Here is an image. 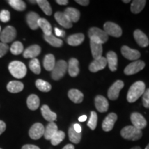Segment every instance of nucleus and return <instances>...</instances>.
Returning <instances> with one entry per match:
<instances>
[{
	"label": "nucleus",
	"instance_id": "f257e3e1",
	"mask_svg": "<svg viewBox=\"0 0 149 149\" xmlns=\"http://www.w3.org/2000/svg\"><path fill=\"white\" fill-rule=\"evenodd\" d=\"M146 86L141 81H136L130 87L127 93V100L130 103L137 101L141 95L144 94Z\"/></svg>",
	"mask_w": 149,
	"mask_h": 149
},
{
	"label": "nucleus",
	"instance_id": "f03ea898",
	"mask_svg": "<svg viewBox=\"0 0 149 149\" xmlns=\"http://www.w3.org/2000/svg\"><path fill=\"white\" fill-rule=\"evenodd\" d=\"M8 70L10 74L17 79H22L26 74L27 68L23 62L13 61L8 65Z\"/></svg>",
	"mask_w": 149,
	"mask_h": 149
},
{
	"label": "nucleus",
	"instance_id": "7ed1b4c3",
	"mask_svg": "<svg viewBox=\"0 0 149 149\" xmlns=\"http://www.w3.org/2000/svg\"><path fill=\"white\" fill-rule=\"evenodd\" d=\"M121 135L123 138L128 140H138L142 137V132L133 126H127L123 128L121 130Z\"/></svg>",
	"mask_w": 149,
	"mask_h": 149
},
{
	"label": "nucleus",
	"instance_id": "20e7f679",
	"mask_svg": "<svg viewBox=\"0 0 149 149\" xmlns=\"http://www.w3.org/2000/svg\"><path fill=\"white\" fill-rule=\"evenodd\" d=\"M88 37L91 41L102 44L107 42L109 40V35L107 34V33L97 27H93L89 29Z\"/></svg>",
	"mask_w": 149,
	"mask_h": 149
},
{
	"label": "nucleus",
	"instance_id": "39448f33",
	"mask_svg": "<svg viewBox=\"0 0 149 149\" xmlns=\"http://www.w3.org/2000/svg\"><path fill=\"white\" fill-rule=\"evenodd\" d=\"M68 64L64 60H59L55 63V67L51 72V77L54 80H59L66 73Z\"/></svg>",
	"mask_w": 149,
	"mask_h": 149
},
{
	"label": "nucleus",
	"instance_id": "423d86ee",
	"mask_svg": "<svg viewBox=\"0 0 149 149\" xmlns=\"http://www.w3.org/2000/svg\"><path fill=\"white\" fill-rule=\"evenodd\" d=\"M17 36L16 29L13 26H8L1 31L0 34V40L3 44L13 42Z\"/></svg>",
	"mask_w": 149,
	"mask_h": 149
},
{
	"label": "nucleus",
	"instance_id": "0eeeda50",
	"mask_svg": "<svg viewBox=\"0 0 149 149\" xmlns=\"http://www.w3.org/2000/svg\"><path fill=\"white\" fill-rule=\"evenodd\" d=\"M104 31L108 35L115 37H120L122 34V30L120 26L111 22H107L104 24Z\"/></svg>",
	"mask_w": 149,
	"mask_h": 149
},
{
	"label": "nucleus",
	"instance_id": "6e6552de",
	"mask_svg": "<svg viewBox=\"0 0 149 149\" xmlns=\"http://www.w3.org/2000/svg\"><path fill=\"white\" fill-rule=\"evenodd\" d=\"M145 67V63L143 61L137 60L130 63L124 69V73L127 75L134 74L141 71Z\"/></svg>",
	"mask_w": 149,
	"mask_h": 149
},
{
	"label": "nucleus",
	"instance_id": "1a4fd4ad",
	"mask_svg": "<svg viewBox=\"0 0 149 149\" xmlns=\"http://www.w3.org/2000/svg\"><path fill=\"white\" fill-rule=\"evenodd\" d=\"M45 128L41 123H35L30 128L29 134L31 139H40L42 136H44Z\"/></svg>",
	"mask_w": 149,
	"mask_h": 149
},
{
	"label": "nucleus",
	"instance_id": "9d476101",
	"mask_svg": "<svg viewBox=\"0 0 149 149\" xmlns=\"http://www.w3.org/2000/svg\"><path fill=\"white\" fill-rule=\"evenodd\" d=\"M124 84L121 80H117L110 87L108 91V97L111 100H115L118 98L120 91L124 87Z\"/></svg>",
	"mask_w": 149,
	"mask_h": 149
},
{
	"label": "nucleus",
	"instance_id": "9b49d317",
	"mask_svg": "<svg viewBox=\"0 0 149 149\" xmlns=\"http://www.w3.org/2000/svg\"><path fill=\"white\" fill-rule=\"evenodd\" d=\"M130 120L134 127L141 130L146 126L147 122L145 118L139 113H133L130 115Z\"/></svg>",
	"mask_w": 149,
	"mask_h": 149
},
{
	"label": "nucleus",
	"instance_id": "f8f14e48",
	"mask_svg": "<svg viewBox=\"0 0 149 149\" xmlns=\"http://www.w3.org/2000/svg\"><path fill=\"white\" fill-rule=\"evenodd\" d=\"M122 55L128 60H137L140 57L141 54L138 51L132 49L127 46H123L121 48Z\"/></svg>",
	"mask_w": 149,
	"mask_h": 149
},
{
	"label": "nucleus",
	"instance_id": "ddd939ff",
	"mask_svg": "<svg viewBox=\"0 0 149 149\" xmlns=\"http://www.w3.org/2000/svg\"><path fill=\"white\" fill-rule=\"evenodd\" d=\"M107 64V58L101 57L100 58L94 59L89 66V70L92 72H96L99 70H103Z\"/></svg>",
	"mask_w": 149,
	"mask_h": 149
},
{
	"label": "nucleus",
	"instance_id": "4468645a",
	"mask_svg": "<svg viewBox=\"0 0 149 149\" xmlns=\"http://www.w3.org/2000/svg\"><path fill=\"white\" fill-rule=\"evenodd\" d=\"M117 120V115L114 113H111L109 114L104 119L102 123V128L104 131L109 132L113 129L115 122Z\"/></svg>",
	"mask_w": 149,
	"mask_h": 149
},
{
	"label": "nucleus",
	"instance_id": "2eb2a0df",
	"mask_svg": "<svg viewBox=\"0 0 149 149\" xmlns=\"http://www.w3.org/2000/svg\"><path fill=\"white\" fill-rule=\"evenodd\" d=\"M134 38L139 46L145 48L149 45V40L146 35L140 30H135L133 33Z\"/></svg>",
	"mask_w": 149,
	"mask_h": 149
},
{
	"label": "nucleus",
	"instance_id": "dca6fc26",
	"mask_svg": "<svg viewBox=\"0 0 149 149\" xmlns=\"http://www.w3.org/2000/svg\"><path fill=\"white\" fill-rule=\"evenodd\" d=\"M95 104L97 110L100 113L107 112L109 109V102L104 96L97 95L95 99Z\"/></svg>",
	"mask_w": 149,
	"mask_h": 149
},
{
	"label": "nucleus",
	"instance_id": "f3484780",
	"mask_svg": "<svg viewBox=\"0 0 149 149\" xmlns=\"http://www.w3.org/2000/svg\"><path fill=\"white\" fill-rule=\"evenodd\" d=\"M55 19L59 25L65 29H70L72 26V23L67 18L64 13L57 12L55 14Z\"/></svg>",
	"mask_w": 149,
	"mask_h": 149
},
{
	"label": "nucleus",
	"instance_id": "a211bd4d",
	"mask_svg": "<svg viewBox=\"0 0 149 149\" xmlns=\"http://www.w3.org/2000/svg\"><path fill=\"white\" fill-rule=\"evenodd\" d=\"M41 53V47L40 46L32 45L28 47L25 51H24L23 56L24 58H32L34 59L40 55Z\"/></svg>",
	"mask_w": 149,
	"mask_h": 149
},
{
	"label": "nucleus",
	"instance_id": "6ab92c4d",
	"mask_svg": "<svg viewBox=\"0 0 149 149\" xmlns=\"http://www.w3.org/2000/svg\"><path fill=\"white\" fill-rule=\"evenodd\" d=\"M40 17L39 15L35 12H30L26 15V22L32 30L38 29V21Z\"/></svg>",
	"mask_w": 149,
	"mask_h": 149
},
{
	"label": "nucleus",
	"instance_id": "aec40b11",
	"mask_svg": "<svg viewBox=\"0 0 149 149\" xmlns=\"http://www.w3.org/2000/svg\"><path fill=\"white\" fill-rule=\"evenodd\" d=\"M64 13L72 23H75V22L79 21L80 17V12L77 9L69 7V8L65 9Z\"/></svg>",
	"mask_w": 149,
	"mask_h": 149
},
{
	"label": "nucleus",
	"instance_id": "412c9836",
	"mask_svg": "<svg viewBox=\"0 0 149 149\" xmlns=\"http://www.w3.org/2000/svg\"><path fill=\"white\" fill-rule=\"evenodd\" d=\"M107 61L110 70L113 72L117 70L118 62L117 54L113 51H109L107 55Z\"/></svg>",
	"mask_w": 149,
	"mask_h": 149
},
{
	"label": "nucleus",
	"instance_id": "4be33fe9",
	"mask_svg": "<svg viewBox=\"0 0 149 149\" xmlns=\"http://www.w3.org/2000/svg\"><path fill=\"white\" fill-rule=\"evenodd\" d=\"M41 111H42L43 117L48 122H54V121L57 120V114L51 111L48 106L43 105L41 108Z\"/></svg>",
	"mask_w": 149,
	"mask_h": 149
},
{
	"label": "nucleus",
	"instance_id": "5701e85b",
	"mask_svg": "<svg viewBox=\"0 0 149 149\" xmlns=\"http://www.w3.org/2000/svg\"><path fill=\"white\" fill-rule=\"evenodd\" d=\"M68 71L70 76L74 77L77 76L79 72V61L75 58H71L68 61Z\"/></svg>",
	"mask_w": 149,
	"mask_h": 149
},
{
	"label": "nucleus",
	"instance_id": "b1692460",
	"mask_svg": "<svg viewBox=\"0 0 149 149\" xmlns=\"http://www.w3.org/2000/svg\"><path fill=\"white\" fill-rule=\"evenodd\" d=\"M57 131H58V128H57V124L55 122H49L44 130V137L47 140H51Z\"/></svg>",
	"mask_w": 149,
	"mask_h": 149
},
{
	"label": "nucleus",
	"instance_id": "393cba45",
	"mask_svg": "<svg viewBox=\"0 0 149 149\" xmlns=\"http://www.w3.org/2000/svg\"><path fill=\"white\" fill-rule=\"evenodd\" d=\"M84 40V35L82 33H77L70 35L67 38V43L70 46H77L81 44Z\"/></svg>",
	"mask_w": 149,
	"mask_h": 149
},
{
	"label": "nucleus",
	"instance_id": "a878e982",
	"mask_svg": "<svg viewBox=\"0 0 149 149\" xmlns=\"http://www.w3.org/2000/svg\"><path fill=\"white\" fill-rule=\"evenodd\" d=\"M91 53L93 58L95 59H99L102 57V52H103V48H102V44L100 43H97L93 41H91L90 43Z\"/></svg>",
	"mask_w": 149,
	"mask_h": 149
},
{
	"label": "nucleus",
	"instance_id": "bb28decb",
	"mask_svg": "<svg viewBox=\"0 0 149 149\" xmlns=\"http://www.w3.org/2000/svg\"><path fill=\"white\" fill-rule=\"evenodd\" d=\"M68 97L74 103L79 104L83 101V93L77 89H70L68 93Z\"/></svg>",
	"mask_w": 149,
	"mask_h": 149
},
{
	"label": "nucleus",
	"instance_id": "cd10ccee",
	"mask_svg": "<svg viewBox=\"0 0 149 149\" xmlns=\"http://www.w3.org/2000/svg\"><path fill=\"white\" fill-rule=\"evenodd\" d=\"M28 108L31 111H35L40 107V98L36 95L32 94L27 98Z\"/></svg>",
	"mask_w": 149,
	"mask_h": 149
},
{
	"label": "nucleus",
	"instance_id": "c85d7f7f",
	"mask_svg": "<svg viewBox=\"0 0 149 149\" xmlns=\"http://www.w3.org/2000/svg\"><path fill=\"white\" fill-rule=\"evenodd\" d=\"M24 86L23 83L19 81H11L7 85V90L10 93H17L22 91Z\"/></svg>",
	"mask_w": 149,
	"mask_h": 149
},
{
	"label": "nucleus",
	"instance_id": "c756f323",
	"mask_svg": "<svg viewBox=\"0 0 149 149\" xmlns=\"http://www.w3.org/2000/svg\"><path fill=\"white\" fill-rule=\"evenodd\" d=\"M44 68L48 71H52L55 65V59L53 54H48L45 56L44 59Z\"/></svg>",
	"mask_w": 149,
	"mask_h": 149
},
{
	"label": "nucleus",
	"instance_id": "7c9ffc66",
	"mask_svg": "<svg viewBox=\"0 0 149 149\" xmlns=\"http://www.w3.org/2000/svg\"><path fill=\"white\" fill-rule=\"evenodd\" d=\"M38 26L42 29L44 35H52V26L46 19L40 18L38 21Z\"/></svg>",
	"mask_w": 149,
	"mask_h": 149
},
{
	"label": "nucleus",
	"instance_id": "2f4dec72",
	"mask_svg": "<svg viewBox=\"0 0 149 149\" xmlns=\"http://www.w3.org/2000/svg\"><path fill=\"white\" fill-rule=\"evenodd\" d=\"M146 1L145 0H135L131 3L130 10L133 13L137 14L140 13L144 8Z\"/></svg>",
	"mask_w": 149,
	"mask_h": 149
},
{
	"label": "nucleus",
	"instance_id": "473e14b6",
	"mask_svg": "<svg viewBox=\"0 0 149 149\" xmlns=\"http://www.w3.org/2000/svg\"><path fill=\"white\" fill-rule=\"evenodd\" d=\"M44 40H46V42H47L48 44H51V46H54V47H61L63 44L62 40H61L60 39L57 38L55 36H53V35H44Z\"/></svg>",
	"mask_w": 149,
	"mask_h": 149
},
{
	"label": "nucleus",
	"instance_id": "72a5a7b5",
	"mask_svg": "<svg viewBox=\"0 0 149 149\" xmlns=\"http://www.w3.org/2000/svg\"><path fill=\"white\" fill-rule=\"evenodd\" d=\"M68 137L71 142L74 144H79L81 139V133H78L74 130L73 126H71L68 129Z\"/></svg>",
	"mask_w": 149,
	"mask_h": 149
},
{
	"label": "nucleus",
	"instance_id": "f704fd0d",
	"mask_svg": "<svg viewBox=\"0 0 149 149\" xmlns=\"http://www.w3.org/2000/svg\"><path fill=\"white\" fill-rule=\"evenodd\" d=\"M8 3L13 8L18 11H24L26 8L25 2L22 0H8Z\"/></svg>",
	"mask_w": 149,
	"mask_h": 149
},
{
	"label": "nucleus",
	"instance_id": "c9c22d12",
	"mask_svg": "<svg viewBox=\"0 0 149 149\" xmlns=\"http://www.w3.org/2000/svg\"><path fill=\"white\" fill-rule=\"evenodd\" d=\"M37 3L46 15H51L52 8L47 0H37Z\"/></svg>",
	"mask_w": 149,
	"mask_h": 149
},
{
	"label": "nucleus",
	"instance_id": "e433bc0d",
	"mask_svg": "<svg viewBox=\"0 0 149 149\" xmlns=\"http://www.w3.org/2000/svg\"><path fill=\"white\" fill-rule=\"evenodd\" d=\"M35 85H36L37 88L42 92H48L51 90L52 88L51 85L49 83L40 79L37 80Z\"/></svg>",
	"mask_w": 149,
	"mask_h": 149
},
{
	"label": "nucleus",
	"instance_id": "4c0bfd02",
	"mask_svg": "<svg viewBox=\"0 0 149 149\" xmlns=\"http://www.w3.org/2000/svg\"><path fill=\"white\" fill-rule=\"evenodd\" d=\"M10 51L11 53L15 55H20L24 51V46L22 42L17 41L13 43L10 48Z\"/></svg>",
	"mask_w": 149,
	"mask_h": 149
},
{
	"label": "nucleus",
	"instance_id": "58836bf2",
	"mask_svg": "<svg viewBox=\"0 0 149 149\" xmlns=\"http://www.w3.org/2000/svg\"><path fill=\"white\" fill-rule=\"evenodd\" d=\"M65 138V133L64 132L61 131V130H58L57 133H55V135L52 137L51 139V142L52 145L53 146H57L59 144L64 140Z\"/></svg>",
	"mask_w": 149,
	"mask_h": 149
},
{
	"label": "nucleus",
	"instance_id": "ea45409f",
	"mask_svg": "<svg viewBox=\"0 0 149 149\" xmlns=\"http://www.w3.org/2000/svg\"><path fill=\"white\" fill-rule=\"evenodd\" d=\"M29 68L35 74H39L41 72V66L40 61L36 58L32 59L29 62Z\"/></svg>",
	"mask_w": 149,
	"mask_h": 149
},
{
	"label": "nucleus",
	"instance_id": "a19ab883",
	"mask_svg": "<svg viewBox=\"0 0 149 149\" xmlns=\"http://www.w3.org/2000/svg\"><path fill=\"white\" fill-rule=\"evenodd\" d=\"M97 115L95 112L92 111L91 113V117L87 125L91 130H95L97 126Z\"/></svg>",
	"mask_w": 149,
	"mask_h": 149
},
{
	"label": "nucleus",
	"instance_id": "79ce46f5",
	"mask_svg": "<svg viewBox=\"0 0 149 149\" xmlns=\"http://www.w3.org/2000/svg\"><path fill=\"white\" fill-rule=\"evenodd\" d=\"M10 19V12L7 10H2L0 12V20L3 23L9 22Z\"/></svg>",
	"mask_w": 149,
	"mask_h": 149
},
{
	"label": "nucleus",
	"instance_id": "37998d69",
	"mask_svg": "<svg viewBox=\"0 0 149 149\" xmlns=\"http://www.w3.org/2000/svg\"><path fill=\"white\" fill-rule=\"evenodd\" d=\"M142 103L143 106L145 108H149V88L145 90L142 96Z\"/></svg>",
	"mask_w": 149,
	"mask_h": 149
},
{
	"label": "nucleus",
	"instance_id": "c03bdc74",
	"mask_svg": "<svg viewBox=\"0 0 149 149\" xmlns=\"http://www.w3.org/2000/svg\"><path fill=\"white\" fill-rule=\"evenodd\" d=\"M8 46L6 44L0 43V58L4 56L8 51Z\"/></svg>",
	"mask_w": 149,
	"mask_h": 149
},
{
	"label": "nucleus",
	"instance_id": "a18cd8bd",
	"mask_svg": "<svg viewBox=\"0 0 149 149\" xmlns=\"http://www.w3.org/2000/svg\"><path fill=\"white\" fill-rule=\"evenodd\" d=\"M6 128V123L4 122H3V121L0 120V135L5 131Z\"/></svg>",
	"mask_w": 149,
	"mask_h": 149
},
{
	"label": "nucleus",
	"instance_id": "49530a36",
	"mask_svg": "<svg viewBox=\"0 0 149 149\" xmlns=\"http://www.w3.org/2000/svg\"><path fill=\"white\" fill-rule=\"evenodd\" d=\"M22 149H40L38 146L32 144H26L22 147Z\"/></svg>",
	"mask_w": 149,
	"mask_h": 149
},
{
	"label": "nucleus",
	"instance_id": "de8ad7c7",
	"mask_svg": "<svg viewBox=\"0 0 149 149\" xmlns=\"http://www.w3.org/2000/svg\"><path fill=\"white\" fill-rule=\"evenodd\" d=\"M55 34L57 35V36L64 37V35H65L64 31H61V30H59L58 28H55Z\"/></svg>",
	"mask_w": 149,
	"mask_h": 149
},
{
	"label": "nucleus",
	"instance_id": "09e8293b",
	"mask_svg": "<svg viewBox=\"0 0 149 149\" xmlns=\"http://www.w3.org/2000/svg\"><path fill=\"white\" fill-rule=\"evenodd\" d=\"M76 2L79 3V5L81 6H87L88 5L89 1L88 0H76Z\"/></svg>",
	"mask_w": 149,
	"mask_h": 149
},
{
	"label": "nucleus",
	"instance_id": "8fccbe9b",
	"mask_svg": "<svg viewBox=\"0 0 149 149\" xmlns=\"http://www.w3.org/2000/svg\"><path fill=\"white\" fill-rule=\"evenodd\" d=\"M72 126H73L74 130H75V131L77 132V133H81V126H80V125H79V124H74V125H72Z\"/></svg>",
	"mask_w": 149,
	"mask_h": 149
},
{
	"label": "nucleus",
	"instance_id": "3c124183",
	"mask_svg": "<svg viewBox=\"0 0 149 149\" xmlns=\"http://www.w3.org/2000/svg\"><path fill=\"white\" fill-rule=\"evenodd\" d=\"M56 2L59 5H67L68 3V1H67V0H57Z\"/></svg>",
	"mask_w": 149,
	"mask_h": 149
},
{
	"label": "nucleus",
	"instance_id": "603ef678",
	"mask_svg": "<svg viewBox=\"0 0 149 149\" xmlns=\"http://www.w3.org/2000/svg\"><path fill=\"white\" fill-rule=\"evenodd\" d=\"M78 120H79V122H85V121L87 120V116L86 115H81V117H79V119H78Z\"/></svg>",
	"mask_w": 149,
	"mask_h": 149
},
{
	"label": "nucleus",
	"instance_id": "864d4df0",
	"mask_svg": "<svg viewBox=\"0 0 149 149\" xmlns=\"http://www.w3.org/2000/svg\"><path fill=\"white\" fill-rule=\"evenodd\" d=\"M62 149H74V147L72 144H67Z\"/></svg>",
	"mask_w": 149,
	"mask_h": 149
},
{
	"label": "nucleus",
	"instance_id": "5fc2aeb1",
	"mask_svg": "<svg viewBox=\"0 0 149 149\" xmlns=\"http://www.w3.org/2000/svg\"><path fill=\"white\" fill-rule=\"evenodd\" d=\"M131 149H141V148L139 146H136V147H134V148H132Z\"/></svg>",
	"mask_w": 149,
	"mask_h": 149
},
{
	"label": "nucleus",
	"instance_id": "6e6d98bb",
	"mask_svg": "<svg viewBox=\"0 0 149 149\" xmlns=\"http://www.w3.org/2000/svg\"><path fill=\"white\" fill-rule=\"evenodd\" d=\"M123 2H124V3H129V2H130V1H129V0H127V1H125V0H124V1H123Z\"/></svg>",
	"mask_w": 149,
	"mask_h": 149
},
{
	"label": "nucleus",
	"instance_id": "4d7b16f0",
	"mask_svg": "<svg viewBox=\"0 0 149 149\" xmlns=\"http://www.w3.org/2000/svg\"><path fill=\"white\" fill-rule=\"evenodd\" d=\"M31 3H37V1H29Z\"/></svg>",
	"mask_w": 149,
	"mask_h": 149
},
{
	"label": "nucleus",
	"instance_id": "13d9d810",
	"mask_svg": "<svg viewBox=\"0 0 149 149\" xmlns=\"http://www.w3.org/2000/svg\"><path fill=\"white\" fill-rule=\"evenodd\" d=\"M145 149H149V144H148V146H147Z\"/></svg>",
	"mask_w": 149,
	"mask_h": 149
},
{
	"label": "nucleus",
	"instance_id": "bf43d9fd",
	"mask_svg": "<svg viewBox=\"0 0 149 149\" xmlns=\"http://www.w3.org/2000/svg\"><path fill=\"white\" fill-rule=\"evenodd\" d=\"M0 32H1V26H0Z\"/></svg>",
	"mask_w": 149,
	"mask_h": 149
},
{
	"label": "nucleus",
	"instance_id": "052dcab7",
	"mask_svg": "<svg viewBox=\"0 0 149 149\" xmlns=\"http://www.w3.org/2000/svg\"><path fill=\"white\" fill-rule=\"evenodd\" d=\"M0 149H2V148H0Z\"/></svg>",
	"mask_w": 149,
	"mask_h": 149
}]
</instances>
